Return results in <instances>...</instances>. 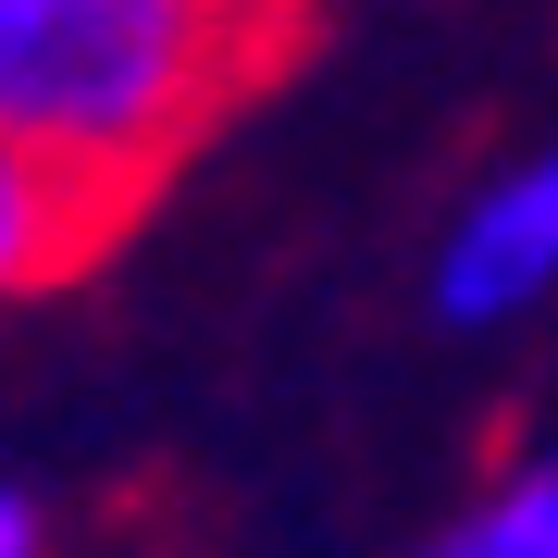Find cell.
Masks as SVG:
<instances>
[{
    "mask_svg": "<svg viewBox=\"0 0 558 558\" xmlns=\"http://www.w3.org/2000/svg\"><path fill=\"white\" fill-rule=\"evenodd\" d=\"M0 558H38V497L25 484H0Z\"/></svg>",
    "mask_w": 558,
    "mask_h": 558,
    "instance_id": "5",
    "label": "cell"
},
{
    "mask_svg": "<svg viewBox=\"0 0 558 558\" xmlns=\"http://www.w3.org/2000/svg\"><path fill=\"white\" fill-rule=\"evenodd\" d=\"M311 0H0V137L112 223L299 62Z\"/></svg>",
    "mask_w": 558,
    "mask_h": 558,
    "instance_id": "1",
    "label": "cell"
},
{
    "mask_svg": "<svg viewBox=\"0 0 558 558\" xmlns=\"http://www.w3.org/2000/svg\"><path fill=\"white\" fill-rule=\"evenodd\" d=\"M422 558H558V447H534L521 472H497Z\"/></svg>",
    "mask_w": 558,
    "mask_h": 558,
    "instance_id": "4",
    "label": "cell"
},
{
    "mask_svg": "<svg viewBox=\"0 0 558 558\" xmlns=\"http://www.w3.org/2000/svg\"><path fill=\"white\" fill-rule=\"evenodd\" d=\"M100 248H112V211L87 199L75 174H50L38 149L0 137V311L38 299V286H62V274H87Z\"/></svg>",
    "mask_w": 558,
    "mask_h": 558,
    "instance_id": "3",
    "label": "cell"
},
{
    "mask_svg": "<svg viewBox=\"0 0 558 558\" xmlns=\"http://www.w3.org/2000/svg\"><path fill=\"white\" fill-rule=\"evenodd\" d=\"M534 299H558V137L484 174L435 236V323L484 336V323H521Z\"/></svg>",
    "mask_w": 558,
    "mask_h": 558,
    "instance_id": "2",
    "label": "cell"
}]
</instances>
